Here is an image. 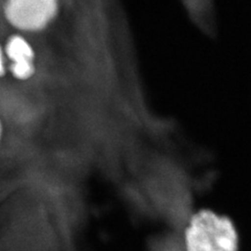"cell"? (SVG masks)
Returning <instances> with one entry per match:
<instances>
[{
    "label": "cell",
    "instance_id": "6da1fadb",
    "mask_svg": "<svg viewBox=\"0 0 251 251\" xmlns=\"http://www.w3.org/2000/svg\"><path fill=\"white\" fill-rule=\"evenodd\" d=\"M185 251H239V235L231 220L213 210H200L184 230Z\"/></svg>",
    "mask_w": 251,
    "mask_h": 251
},
{
    "label": "cell",
    "instance_id": "7a4b0ae2",
    "mask_svg": "<svg viewBox=\"0 0 251 251\" xmlns=\"http://www.w3.org/2000/svg\"><path fill=\"white\" fill-rule=\"evenodd\" d=\"M62 0H1L0 14L7 27L28 37L50 30L61 17Z\"/></svg>",
    "mask_w": 251,
    "mask_h": 251
},
{
    "label": "cell",
    "instance_id": "3957f363",
    "mask_svg": "<svg viewBox=\"0 0 251 251\" xmlns=\"http://www.w3.org/2000/svg\"><path fill=\"white\" fill-rule=\"evenodd\" d=\"M7 76L19 84H27L38 73L37 50L30 37L12 31L3 40Z\"/></svg>",
    "mask_w": 251,
    "mask_h": 251
},
{
    "label": "cell",
    "instance_id": "277c9868",
    "mask_svg": "<svg viewBox=\"0 0 251 251\" xmlns=\"http://www.w3.org/2000/svg\"><path fill=\"white\" fill-rule=\"evenodd\" d=\"M7 138V125L3 112L0 110V152L3 149Z\"/></svg>",
    "mask_w": 251,
    "mask_h": 251
},
{
    "label": "cell",
    "instance_id": "5b68a950",
    "mask_svg": "<svg viewBox=\"0 0 251 251\" xmlns=\"http://www.w3.org/2000/svg\"><path fill=\"white\" fill-rule=\"evenodd\" d=\"M7 76V62L4 53L3 41L0 40V81Z\"/></svg>",
    "mask_w": 251,
    "mask_h": 251
}]
</instances>
